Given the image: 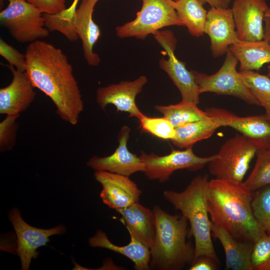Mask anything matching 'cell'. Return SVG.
Returning <instances> with one entry per match:
<instances>
[{
  "instance_id": "obj_7",
  "label": "cell",
  "mask_w": 270,
  "mask_h": 270,
  "mask_svg": "<svg viewBox=\"0 0 270 270\" xmlns=\"http://www.w3.org/2000/svg\"><path fill=\"white\" fill-rule=\"evenodd\" d=\"M258 148L246 137L237 134L226 140L209 162L216 178L242 182Z\"/></svg>"
},
{
  "instance_id": "obj_24",
  "label": "cell",
  "mask_w": 270,
  "mask_h": 270,
  "mask_svg": "<svg viewBox=\"0 0 270 270\" xmlns=\"http://www.w3.org/2000/svg\"><path fill=\"white\" fill-rule=\"evenodd\" d=\"M219 128L218 123L210 116L176 128V136L172 142L180 148L192 147L197 142L210 138Z\"/></svg>"
},
{
  "instance_id": "obj_34",
  "label": "cell",
  "mask_w": 270,
  "mask_h": 270,
  "mask_svg": "<svg viewBox=\"0 0 270 270\" xmlns=\"http://www.w3.org/2000/svg\"><path fill=\"white\" fill-rule=\"evenodd\" d=\"M34 5L43 14H57L65 10L66 0H26Z\"/></svg>"
},
{
  "instance_id": "obj_37",
  "label": "cell",
  "mask_w": 270,
  "mask_h": 270,
  "mask_svg": "<svg viewBox=\"0 0 270 270\" xmlns=\"http://www.w3.org/2000/svg\"><path fill=\"white\" fill-rule=\"evenodd\" d=\"M264 40L270 44V8L266 11L264 18Z\"/></svg>"
},
{
  "instance_id": "obj_5",
  "label": "cell",
  "mask_w": 270,
  "mask_h": 270,
  "mask_svg": "<svg viewBox=\"0 0 270 270\" xmlns=\"http://www.w3.org/2000/svg\"><path fill=\"white\" fill-rule=\"evenodd\" d=\"M141 0L142 8L136 18L116 28L118 38L144 40L165 27L184 26L174 7V0Z\"/></svg>"
},
{
  "instance_id": "obj_31",
  "label": "cell",
  "mask_w": 270,
  "mask_h": 270,
  "mask_svg": "<svg viewBox=\"0 0 270 270\" xmlns=\"http://www.w3.org/2000/svg\"><path fill=\"white\" fill-rule=\"evenodd\" d=\"M251 262L253 270H270V235L266 234L254 242Z\"/></svg>"
},
{
  "instance_id": "obj_20",
  "label": "cell",
  "mask_w": 270,
  "mask_h": 270,
  "mask_svg": "<svg viewBox=\"0 0 270 270\" xmlns=\"http://www.w3.org/2000/svg\"><path fill=\"white\" fill-rule=\"evenodd\" d=\"M212 235L224 250L226 270H253L251 262L254 242L236 239L223 228L211 222Z\"/></svg>"
},
{
  "instance_id": "obj_35",
  "label": "cell",
  "mask_w": 270,
  "mask_h": 270,
  "mask_svg": "<svg viewBox=\"0 0 270 270\" xmlns=\"http://www.w3.org/2000/svg\"><path fill=\"white\" fill-rule=\"evenodd\" d=\"M218 265L210 258L201 256L192 262L189 270H215Z\"/></svg>"
},
{
  "instance_id": "obj_1",
  "label": "cell",
  "mask_w": 270,
  "mask_h": 270,
  "mask_svg": "<svg viewBox=\"0 0 270 270\" xmlns=\"http://www.w3.org/2000/svg\"><path fill=\"white\" fill-rule=\"evenodd\" d=\"M24 54V72L33 87L51 99L62 120L76 125L84 102L66 54L52 44L39 40L30 43Z\"/></svg>"
},
{
  "instance_id": "obj_6",
  "label": "cell",
  "mask_w": 270,
  "mask_h": 270,
  "mask_svg": "<svg viewBox=\"0 0 270 270\" xmlns=\"http://www.w3.org/2000/svg\"><path fill=\"white\" fill-rule=\"evenodd\" d=\"M8 6L0 12V24L20 43H31L48 36L43 14L26 0H7Z\"/></svg>"
},
{
  "instance_id": "obj_18",
  "label": "cell",
  "mask_w": 270,
  "mask_h": 270,
  "mask_svg": "<svg viewBox=\"0 0 270 270\" xmlns=\"http://www.w3.org/2000/svg\"><path fill=\"white\" fill-rule=\"evenodd\" d=\"M4 65L12 72V80L8 86L0 89V114H20L34 100L36 93L25 72L10 64Z\"/></svg>"
},
{
  "instance_id": "obj_17",
  "label": "cell",
  "mask_w": 270,
  "mask_h": 270,
  "mask_svg": "<svg viewBox=\"0 0 270 270\" xmlns=\"http://www.w3.org/2000/svg\"><path fill=\"white\" fill-rule=\"evenodd\" d=\"M204 32L210 38V50L215 58L226 54L231 45L240 41L229 8H211L208 11Z\"/></svg>"
},
{
  "instance_id": "obj_2",
  "label": "cell",
  "mask_w": 270,
  "mask_h": 270,
  "mask_svg": "<svg viewBox=\"0 0 270 270\" xmlns=\"http://www.w3.org/2000/svg\"><path fill=\"white\" fill-rule=\"evenodd\" d=\"M254 194L243 182L218 178L209 180L207 202L211 222L238 240L254 242L266 232L253 213Z\"/></svg>"
},
{
  "instance_id": "obj_33",
  "label": "cell",
  "mask_w": 270,
  "mask_h": 270,
  "mask_svg": "<svg viewBox=\"0 0 270 270\" xmlns=\"http://www.w3.org/2000/svg\"><path fill=\"white\" fill-rule=\"evenodd\" d=\"M0 55L20 72H25L26 56L2 38H0Z\"/></svg>"
},
{
  "instance_id": "obj_9",
  "label": "cell",
  "mask_w": 270,
  "mask_h": 270,
  "mask_svg": "<svg viewBox=\"0 0 270 270\" xmlns=\"http://www.w3.org/2000/svg\"><path fill=\"white\" fill-rule=\"evenodd\" d=\"M158 42L164 48L162 54L168 56V59L162 58L158 62L160 68L164 71L179 90L182 101L191 102L198 104L200 93L192 70H188L186 63L180 60L174 52L177 40L170 30H159L154 34Z\"/></svg>"
},
{
  "instance_id": "obj_30",
  "label": "cell",
  "mask_w": 270,
  "mask_h": 270,
  "mask_svg": "<svg viewBox=\"0 0 270 270\" xmlns=\"http://www.w3.org/2000/svg\"><path fill=\"white\" fill-rule=\"evenodd\" d=\"M143 130L161 139L172 140L176 136V128L164 117L150 118L144 115L140 120Z\"/></svg>"
},
{
  "instance_id": "obj_22",
  "label": "cell",
  "mask_w": 270,
  "mask_h": 270,
  "mask_svg": "<svg viewBox=\"0 0 270 270\" xmlns=\"http://www.w3.org/2000/svg\"><path fill=\"white\" fill-rule=\"evenodd\" d=\"M130 236L129 244L119 246L112 243L106 234L99 230L89 239L88 243L92 247L106 248L125 256L132 262L136 270H150V248L132 234Z\"/></svg>"
},
{
  "instance_id": "obj_13",
  "label": "cell",
  "mask_w": 270,
  "mask_h": 270,
  "mask_svg": "<svg viewBox=\"0 0 270 270\" xmlns=\"http://www.w3.org/2000/svg\"><path fill=\"white\" fill-rule=\"evenodd\" d=\"M94 177L102 186L100 197L110 208L116 210L139 201L142 192L129 176L96 170Z\"/></svg>"
},
{
  "instance_id": "obj_21",
  "label": "cell",
  "mask_w": 270,
  "mask_h": 270,
  "mask_svg": "<svg viewBox=\"0 0 270 270\" xmlns=\"http://www.w3.org/2000/svg\"><path fill=\"white\" fill-rule=\"evenodd\" d=\"M122 216L129 234L147 246H152L156 235V224L152 210L136 202L116 210Z\"/></svg>"
},
{
  "instance_id": "obj_12",
  "label": "cell",
  "mask_w": 270,
  "mask_h": 270,
  "mask_svg": "<svg viewBox=\"0 0 270 270\" xmlns=\"http://www.w3.org/2000/svg\"><path fill=\"white\" fill-rule=\"evenodd\" d=\"M205 111L220 127L228 126L238 131L258 149L270 150V120L266 114L239 116L226 110L213 107Z\"/></svg>"
},
{
  "instance_id": "obj_28",
  "label": "cell",
  "mask_w": 270,
  "mask_h": 270,
  "mask_svg": "<svg viewBox=\"0 0 270 270\" xmlns=\"http://www.w3.org/2000/svg\"><path fill=\"white\" fill-rule=\"evenodd\" d=\"M256 155L254 168L243 182L245 186L253 192L270 184V150L258 149Z\"/></svg>"
},
{
  "instance_id": "obj_16",
  "label": "cell",
  "mask_w": 270,
  "mask_h": 270,
  "mask_svg": "<svg viewBox=\"0 0 270 270\" xmlns=\"http://www.w3.org/2000/svg\"><path fill=\"white\" fill-rule=\"evenodd\" d=\"M268 8L266 0H234L231 8L240 41L264 40V18Z\"/></svg>"
},
{
  "instance_id": "obj_38",
  "label": "cell",
  "mask_w": 270,
  "mask_h": 270,
  "mask_svg": "<svg viewBox=\"0 0 270 270\" xmlns=\"http://www.w3.org/2000/svg\"><path fill=\"white\" fill-rule=\"evenodd\" d=\"M79 0H74L71 6L68 8L72 11H74L76 10V6Z\"/></svg>"
},
{
  "instance_id": "obj_36",
  "label": "cell",
  "mask_w": 270,
  "mask_h": 270,
  "mask_svg": "<svg viewBox=\"0 0 270 270\" xmlns=\"http://www.w3.org/2000/svg\"><path fill=\"white\" fill-rule=\"evenodd\" d=\"M202 4H208L211 8H228L231 0H198Z\"/></svg>"
},
{
  "instance_id": "obj_10",
  "label": "cell",
  "mask_w": 270,
  "mask_h": 270,
  "mask_svg": "<svg viewBox=\"0 0 270 270\" xmlns=\"http://www.w3.org/2000/svg\"><path fill=\"white\" fill-rule=\"evenodd\" d=\"M140 157L144 163V172L146 178L164 182L177 170L194 172L202 168L214 158V154L200 157L194 154L190 147L182 150H172L169 154L162 156L141 151Z\"/></svg>"
},
{
  "instance_id": "obj_25",
  "label": "cell",
  "mask_w": 270,
  "mask_h": 270,
  "mask_svg": "<svg viewBox=\"0 0 270 270\" xmlns=\"http://www.w3.org/2000/svg\"><path fill=\"white\" fill-rule=\"evenodd\" d=\"M178 16L192 36L200 37L204 34L208 11L198 0L174 1Z\"/></svg>"
},
{
  "instance_id": "obj_8",
  "label": "cell",
  "mask_w": 270,
  "mask_h": 270,
  "mask_svg": "<svg viewBox=\"0 0 270 270\" xmlns=\"http://www.w3.org/2000/svg\"><path fill=\"white\" fill-rule=\"evenodd\" d=\"M238 62L230 50L226 53L224 62L215 74L208 75L191 70L200 94L214 92L238 98L249 104L260 106V102L242 79L236 70Z\"/></svg>"
},
{
  "instance_id": "obj_27",
  "label": "cell",
  "mask_w": 270,
  "mask_h": 270,
  "mask_svg": "<svg viewBox=\"0 0 270 270\" xmlns=\"http://www.w3.org/2000/svg\"><path fill=\"white\" fill-rule=\"evenodd\" d=\"M246 86L266 110L270 120V78L254 71H239Z\"/></svg>"
},
{
  "instance_id": "obj_15",
  "label": "cell",
  "mask_w": 270,
  "mask_h": 270,
  "mask_svg": "<svg viewBox=\"0 0 270 270\" xmlns=\"http://www.w3.org/2000/svg\"><path fill=\"white\" fill-rule=\"evenodd\" d=\"M130 128L123 126L118 136V145L112 154L98 157L94 156L88 161L86 164L98 171H106L127 176L144 170V164L140 156L131 152L128 148Z\"/></svg>"
},
{
  "instance_id": "obj_41",
  "label": "cell",
  "mask_w": 270,
  "mask_h": 270,
  "mask_svg": "<svg viewBox=\"0 0 270 270\" xmlns=\"http://www.w3.org/2000/svg\"><path fill=\"white\" fill-rule=\"evenodd\" d=\"M96 0L98 1L99 0Z\"/></svg>"
},
{
  "instance_id": "obj_40",
  "label": "cell",
  "mask_w": 270,
  "mask_h": 270,
  "mask_svg": "<svg viewBox=\"0 0 270 270\" xmlns=\"http://www.w3.org/2000/svg\"><path fill=\"white\" fill-rule=\"evenodd\" d=\"M174 0V1H177V0Z\"/></svg>"
},
{
  "instance_id": "obj_26",
  "label": "cell",
  "mask_w": 270,
  "mask_h": 270,
  "mask_svg": "<svg viewBox=\"0 0 270 270\" xmlns=\"http://www.w3.org/2000/svg\"><path fill=\"white\" fill-rule=\"evenodd\" d=\"M155 110L162 114L175 127L210 118L206 111L191 102L181 101L168 106L156 105Z\"/></svg>"
},
{
  "instance_id": "obj_23",
  "label": "cell",
  "mask_w": 270,
  "mask_h": 270,
  "mask_svg": "<svg viewBox=\"0 0 270 270\" xmlns=\"http://www.w3.org/2000/svg\"><path fill=\"white\" fill-rule=\"evenodd\" d=\"M229 50L240 62V72L258 70L270 62V44L264 40L240 41Z\"/></svg>"
},
{
  "instance_id": "obj_19",
  "label": "cell",
  "mask_w": 270,
  "mask_h": 270,
  "mask_svg": "<svg viewBox=\"0 0 270 270\" xmlns=\"http://www.w3.org/2000/svg\"><path fill=\"white\" fill-rule=\"evenodd\" d=\"M96 0H82L76 10L74 20L76 33L82 43L84 58L90 66H98L100 58L94 52V47L101 35L99 26L92 19L94 8Z\"/></svg>"
},
{
  "instance_id": "obj_4",
  "label": "cell",
  "mask_w": 270,
  "mask_h": 270,
  "mask_svg": "<svg viewBox=\"0 0 270 270\" xmlns=\"http://www.w3.org/2000/svg\"><path fill=\"white\" fill-rule=\"evenodd\" d=\"M208 182L207 174L198 176L183 191L166 190L162 196L188 222L190 234L194 240L193 262L201 256H206L220 264L212 240L211 221L207 202Z\"/></svg>"
},
{
  "instance_id": "obj_11",
  "label": "cell",
  "mask_w": 270,
  "mask_h": 270,
  "mask_svg": "<svg viewBox=\"0 0 270 270\" xmlns=\"http://www.w3.org/2000/svg\"><path fill=\"white\" fill-rule=\"evenodd\" d=\"M8 218L16 236V252L20 258L22 270L29 269L32 259L38 256L37 249L46 246L50 241L49 237L62 234L66 231L65 226L60 224L50 229L32 226L22 219L17 208L10 210Z\"/></svg>"
},
{
  "instance_id": "obj_32",
  "label": "cell",
  "mask_w": 270,
  "mask_h": 270,
  "mask_svg": "<svg viewBox=\"0 0 270 270\" xmlns=\"http://www.w3.org/2000/svg\"><path fill=\"white\" fill-rule=\"evenodd\" d=\"M20 114L6 115L0 122V152L12 149L16 144V132L18 128L17 118Z\"/></svg>"
},
{
  "instance_id": "obj_14",
  "label": "cell",
  "mask_w": 270,
  "mask_h": 270,
  "mask_svg": "<svg viewBox=\"0 0 270 270\" xmlns=\"http://www.w3.org/2000/svg\"><path fill=\"white\" fill-rule=\"evenodd\" d=\"M147 82L146 76L142 75L133 81H122L99 88L96 90V102L102 110L108 104H113L118 112H128L130 117L140 120L144 114L136 106V98Z\"/></svg>"
},
{
  "instance_id": "obj_39",
  "label": "cell",
  "mask_w": 270,
  "mask_h": 270,
  "mask_svg": "<svg viewBox=\"0 0 270 270\" xmlns=\"http://www.w3.org/2000/svg\"><path fill=\"white\" fill-rule=\"evenodd\" d=\"M267 75L270 78V66H268V74Z\"/></svg>"
},
{
  "instance_id": "obj_29",
  "label": "cell",
  "mask_w": 270,
  "mask_h": 270,
  "mask_svg": "<svg viewBox=\"0 0 270 270\" xmlns=\"http://www.w3.org/2000/svg\"><path fill=\"white\" fill-rule=\"evenodd\" d=\"M252 206L256 220L266 234L270 235V184L254 193Z\"/></svg>"
},
{
  "instance_id": "obj_3",
  "label": "cell",
  "mask_w": 270,
  "mask_h": 270,
  "mask_svg": "<svg viewBox=\"0 0 270 270\" xmlns=\"http://www.w3.org/2000/svg\"><path fill=\"white\" fill-rule=\"evenodd\" d=\"M152 210L156 235L150 248V268L180 270L192 264L194 247L186 241L188 236H191L187 218L182 214H170L158 205Z\"/></svg>"
}]
</instances>
